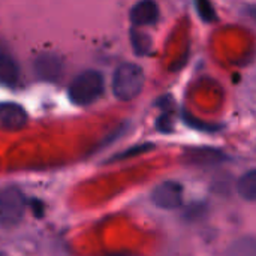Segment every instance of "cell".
I'll return each instance as SVG.
<instances>
[{"label":"cell","instance_id":"4","mask_svg":"<svg viewBox=\"0 0 256 256\" xmlns=\"http://www.w3.org/2000/svg\"><path fill=\"white\" fill-rule=\"evenodd\" d=\"M152 201L162 210H176L183 204V188L177 182H164L153 189Z\"/></svg>","mask_w":256,"mask_h":256},{"label":"cell","instance_id":"13","mask_svg":"<svg viewBox=\"0 0 256 256\" xmlns=\"http://www.w3.org/2000/svg\"><path fill=\"white\" fill-rule=\"evenodd\" d=\"M150 147H152V146H138V147H132L129 152L120 153V154L114 156L112 159H114V160H122V159H126V158H129V156H136V154H141V153L150 150Z\"/></svg>","mask_w":256,"mask_h":256},{"label":"cell","instance_id":"12","mask_svg":"<svg viewBox=\"0 0 256 256\" xmlns=\"http://www.w3.org/2000/svg\"><path fill=\"white\" fill-rule=\"evenodd\" d=\"M195 4H196L200 16L204 21L212 22V21L216 20V12H214V8L210 3V0H195Z\"/></svg>","mask_w":256,"mask_h":256},{"label":"cell","instance_id":"11","mask_svg":"<svg viewBox=\"0 0 256 256\" xmlns=\"http://www.w3.org/2000/svg\"><path fill=\"white\" fill-rule=\"evenodd\" d=\"M132 45L136 54H147L152 46V39L141 32H132Z\"/></svg>","mask_w":256,"mask_h":256},{"label":"cell","instance_id":"7","mask_svg":"<svg viewBox=\"0 0 256 256\" xmlns=\"http://www.w3.org/2000/svg\"><path fill=\"white\" fill-rule=\"evenodd\" d=\"M18 66L6 54H0V84L4 87H14L18 82Z\"/></svg>","mask_w":256,"mask_h":256},{"label":"cell","instance_id":"3","mask_svg":"<svg viewBox=\"0 0 256 256\" xmlns=\"http://www.w3.org/2000/svg\"><path fill=\"white\" fill-rule=\"evenodd\" d=\"M26 212V198L16 188H6L0 192V222L3 225H16Z\"/></svg>","mask_w":256,"mask_h":256},{"label":"cell","instance_id":"14","mask_svg":"<svg viewBox=\"0 0 256 256\" xmlns=\"http://www.w3.org/2000/svg\"><path fill=\"white\" fill-rule=\"evenodd\" d=\"M106 256H124V255H118V254H114V255H106Z\"/></svg>","mask_w":256,"mask_h":256},{"label":"cell","instance_id":"5","mask_svg":"<svg viewBox=\"0 0 256 256\" xmlns=\"http://www.w3.org/2000/svg\"><path fill=\"white\" fill-rule=\"evenodd\" d=\"M27 123V112L24 108L14 102L0 104V129L18 130Z\"/></svg>","mask_w":256,"mask_h":256},{"label":"cell","instance_id":"10","mask_svg":"<svg viewBox=\"0 0 256 256\" xmlns=\"http://www.w3.org/2000/svg\"><path fill=\"white\" fill-rule=\"evenodd\" d=\"M226 256H256V242L254 237H243L237 242H234Z\"/></svg>","mask_w":256,"mask_h":256},{"label":"cell","instance_id":"1","mask_svg":"<svg viewBox=\"0 0 256 256\" xmlns=\"http://www.w3.org/2000/svg\"><path fill=\"white\" fill-rule=\"evenodd\" d=\"M144 72L138 64L123 63L112 76V92L120 100L135 99L144 87Z\"/></svg>","mask_w":256,"mask_h":256},{"label":"cell","instance_id":"6","mask_svg":"<svg viewBox=\"0 0 256 256\" xmlns=\"http://www.w3.org/2000/svg\"><path fill=\"white\" fill-rule=\"evenodd\" d=\"M159 18L158 3L153 0H141L130 9V21L135 26H152Z\"/></svg>","mask_w":256,"mask_h":256},{"label":"cell","instance_id":"2","mask_svg":"<svg viewBox=\"0 0 256 256\" xmlns=\"http://www.w3.org/2000/svg\"><path fill=\"white\" fill-rule=\"evenodd\" d=\"M68 93L75 105H90L104 93V76L96 70H84L74 78Z\"/></svg>","mask_w":256,"mask_h":256},{"label":"cell","instance_id":"8","mask_svg":"<svg viewBox=\"0 0 256 256\" xmlns=\"http://www.w3.org/2000/svg\"><path fill=\"white\" fill-rule=\"evenodd\" d=\"M60 69L62 64L54 56H42L36 62L38 75L44 80H50V81L56 80L60 75Z\"/></svg>","mask_w":256,"mask_h":256},{"label":"cell","instance_id":"9","mask_svg":"<svg viewBox=\"0 0 256 256\" xmlns=\"http://www.w3.org/2000/svg\"><path fill=\"white\" fill-rule=\"evenodd\" d=\"M237 190L240 196L246 201H255L256 200V171L250 170L237 183Z\"/></svg>","mask_w":256,"mask_h":256}]
</instances>
